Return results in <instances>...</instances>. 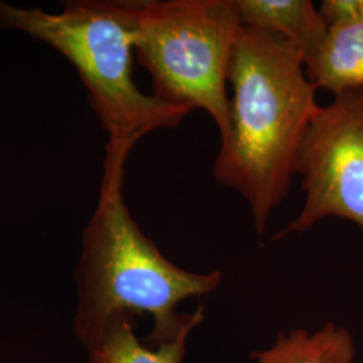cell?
Returning a JSON list of instances; mask_svg holds the SVG:
<instances>
[{
	"label": "cell",
	"instance_id": "cell-9",
	"mask_svg": "<svg viewBox=\"0 0 363 363\" xmlns=\"http://www.w3.org/2000/svg\"><path fill=\"white\" fill-rule=\"evenodd\" d=\"M135 328L132 319L115 320L88 351L91 363H183L191 333H183L159 347H150L136 337Z\"/></svg>",
	"mask_w": 363,
	"mask_h": 363
},
{
	"label": "cell",
	"instance_id": "cell-6",
	"mask_svg": "<svg viewBox=\"0 0 363 363\" xmlns=\"http://www.w3.org/2000/svg\"><path fill=\"white\" fill-rule=\"evenodd\" d=\"M319 13L327 34L304 64L307 77L334 96L363 91V0H325Z\"/></svg>",
	"mask_w": 363,
	"mask_h": 363
},
{
	"label": "cell",
	"instance_id": "cell-7",
	"mask_svg": "<svg viewBox=\"0 0 363 363\" xmlns=\"http://www.w3.org/2000/svg\"><path fill=\"white\" fill-rule=\"evenodd\" d=\"M234 4L242 26L286 39L298 48L304 64L325 40L327 26L310 0H234Z\"/></svg>",
	"mask_w": 363,
	"mask_h": 363
},
{
	"label": "cell",
	"instance_id": "cell-3",
	"mask_svg": "<svg viewBox=\"0 0 363 363\" xmlns=\"http://www.w3.org/2000/svg\"><path fill=\"white\" fill-rule=\"evenodd\" d=\"M140 1L76 0L60 13L0 0V27L60 52L76 69L108 142L135 147L145 135L177 128L191 113L140 91L133 79Z\"/></svg>",
	"mask_w": 363,
	"mask_h": 363
},
{
	"label": "cell",
	"instance_id": "cell-8",
	"mask_svg": "<svg viewBox=\"0 0 363 363\" xmlns=\"http://www.w3.org/2000/svg\"><path fill=\"white\" fill-rule=\"evenodd\" d=\"M253 363H352L355 343L350 331L328 322L322 328L279 333L271 347L252 351Z\"/></svg>",
	"mask_w": 363,
	"mask_h": 363
},
{
	"label": "cell",
	"instance_id": "cell-2",
	"mask_svg": "<svg viewBox=\"0 0 363 363\" xmlns=\"http://www.w3.org/2000/svg\"><path fill=\"white\" fill-rule=\"evenodd\" d=\"M229 130L220 139L214 178L247 201L257 234L296 175L300 145L318 113V88L298 48L276 34L242 26L228 70Z\"/></svg>",
	"mask_w": 363,
	"mask_h": 363
},
{
	"label": "cell",
	"instance_id": "cell-4",
	"mask_svg": "<svg viewBox=\"0 0 363 363\" xmlns=\"http://www.w3.org/2000/svg\"><path fill=\"white\" fill-rule=\"evenodd\" d=\"M241 28L234 0L140 1L135 57L156 99L203 109L220 139L229 130L228 70Z\"/></svg>",
	"mask_w": 363,
	"mask_h": 363
},
{
	"label": "cell",
	"instance_id": "cell-1",
	"mask_svg": "<svg viewBox=\"0 0 363 363\" xmlns=\"http://www.w3.org/2000/svg\"><path fill=\"white\" fill-rule=\"evenodd\" d=\"M133 148L105 145L103 177L96 208L81 240L74 269V334L91 350L117 319L150 315L152 330L144 339L159 347L205 320V308L179 312L184 300L208 296L222 281L220 271L199 273L169 261L132 217L124 199V172Z\"/></svg>",
	"mask_w": 363,
	"mask_h": 363
},
{
	"label": "cell",
	"instance_id": "cell-5",
	"mask_svg": "<svg viewBox=\"0 0 363 363\" xmlns=\"http://www.w3.org/2000/svg\"><path fill=\"white\" fill-rule=\"evenodd\" d=\"M296 175L304 205L273 241L304 233L327 217L350 220L363 233V91H342L320 105L300 145Z\"/></svg>",
	"mask_w": 363,
	"mask_h": 363
}]
</instances>
